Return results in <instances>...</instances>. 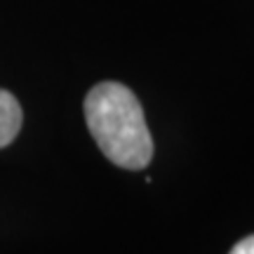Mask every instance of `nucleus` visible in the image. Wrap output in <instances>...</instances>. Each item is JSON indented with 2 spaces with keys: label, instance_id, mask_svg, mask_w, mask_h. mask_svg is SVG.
I'll return each instance as SVG.
<instances>
[{
  "label": "nucleus",
  "instance_id": "nucleus-1",
  "mask_svg": "<svg viewBox=\"0 0 254 254\" xmlns=\"http://www.w3.org/2000/svg\"><path fill=\"white\" fill-rule=\"evenodd\" d=\"M85 120L99 151L123 170H144L153 158V136L144 109L123 82H99L85 97Z\"/></svg>",
  "mask_w": 254,
  "mask_h": 254
},
{
  "label": "nucleus",
  "instance_id": "nucleus-3",
  "mask_svg": "<svg viewBox=\"0 0 254 254\" xmlns=\"http://www.w3.org/2000/svg\"><path fill=\"white\" fill-rule=\"evenodd\" d=\"M228 254H254V236L243 238L240 243L233 245V250H231Z\"/></svg>",
  "mask_w": 254,
  "mask_h": 254
},
{
  "label": "nucleus",
  "instance_id": "nucleus-2",
  "mask_svg": "<svg viewBox=\"0 0 254 254\" xmlns=\"http://www.w3.org/2000/svg\"><path fill=\"white\" fill-rule=\"evenodd\" d=\"M21 106L14 94H9L7 90H0V148H5L14 141V136L21 129Z\"/></svg>",
  "mask_w": 254,
  "mask_h": 254
}]
</instances>
